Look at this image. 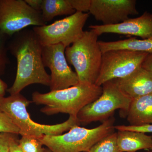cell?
Here are the masks:
<instances>
[{"label": "cell", "instance_id": "cell-9", "mask_svg": "<svg viewBox=\"0 0 152 152\" xmlns=\"http://www.w3.org/2000/svg\"><path fill=\"white\" fill-rule=\"evenodd\" d=\"M45 25L41 12L25 0H0V31L10 37L29 26Z\"/></svg>", "mask_w": 152, "mask_h": 152}, {"label": "cell", "instance_id": "cell-2", "mask_svg": "<svg viewBox=\"0 0 152 152\" xmlns=\"http://www.w3.org/2000/svg\"><path fill=\"white\" fill-rule=\"evenodd\" d=\"M102 93V86L79 83L68 88L45 94L35 92L32 100L36 104L44 105L40 111L48 115L61 113L77 118L83 108L96 100Z\"/></svg>", "mask_w": 152, "mask_h": 152}, {"label": "cell", "instance_id": "cell-17", "mask_svg": "<svg viewBox=\"0 0 152 152\" xmlns=\"http://www.w3.org/2000/svg\"><path fill=\"white\" fill-rule=\"evenodd\" d=\"M76 11L71 7L69 0H43L42 18L45 23L58 16L73 15Z\"/></svg>", "mask_w": 152, "mask_h": 152}, {"label": "cell", "instance_id": "cell-4", "mask_svg": "<svg viewBox=\"0 0 152 152\" xmlns=\"http://www.w3.org/2000/svg\"><path fill=\"white\" fill-rule=\"evenodd\" d=\"M94 30L85 31L78 40L67 47L68 63L74 67L79 83L95 84L102 64V53Z\"/></svg>", "mask_w": 152, "mask_h": 152}, {"label": "cell", "instance_id": "cell-28", "mask_svg": "<svg viewBox=\"0 0 152 152\" xmlns=\"http://www.w3.org/2000/svg\"><path fill=\"white\" fill-rule=\"evenodd\" d=\"M7 85L0 78V98L4 97L7 90Z\"/></svg>", "mask_w": 152, "mask_h": 152}, {"label": "cell", "instance_id": "cell-24", "mask_svg": "<svg viewBox=\"0 0 152 152\" xmlns=\"http://www.w3.org/2000/svg\"><path fill=\"white\" fill-rule=\"evenodd\" d=\"M12 134L0 133V152H9V141Z\"/></svg>", "mask_w": 152, "mask_h": 152}, {"label": "cell", "instance_id": "cell-13", "mask_svg": "<svg viewBox=\"0 0 152 152\" xmlns=\"http://www.w3.org/2000/svg\"><path fill=\"white\" fill-rule=\"evenodd\" d=\"M115 80L121 91L132 99L152 94V74L142 67L127 77Z\"/></svg>", "mask_w": 152, "mask_h": 152}, {"label": "cell", "instance_id": "cell-18", "mask_svg": "<svg viewBox=\"0 0 152 152\" xmlns=\"http://www.w3.org/2000/svg\"><path fill=\"white\" fill-rule=\"evenodd\" d=\"M88 152H119L117 143V133H111L101 139Z\"/></svg>", "mask_w": 152, "mask_h": 152}, {"label": "cell", "instance_id": "cell-26", "mask_svg": "<svg viewBox=\"0 0 152 152\" xmlns=\"http://www.w3.org/2000/svg\"><path fill=\"white\" fill-rule=\"evenodd\" d=\"M25 1L31 8L41 12L43 0H25Z\"/></svg>", "mask_w": 152, "mask_h": 152}, {"label": "cell", "instance_id": "cell-29", "mask_svg": "<svg viewBox=\"0 0 152 152\" xmlns=\"http://www.w3.org/2000/svg\"><path fill=\"white\" fill-rule=\"evenodd\" d=\"M45 152H52L51 151H50V150H46L45 149Z\"/></svg>", "mask_w": 152, "mask_h": 152}, {"label": "cell", "instance_id": "cell-14", "mask_svg": "<svg viewBox=\"0 0 152 152\" xmlns=\"http://www.w3.org/2000/svg\"><path fill=\"white\" fill-rule=\"evenodd\" d=\"M126 114L131 126L152 124V94L132 99Z\"/></svg>", "mask_w": 152, "mask_h": 152}, {"label": "cell", "instance_id": "cell-20", "mask_svg": "<svg viewBox=\"0 0 152 152\" xmlns=\"http://www.w3.org/2000/svg\"><path fill=\"white\" fill-rule=\"evenodd\" d=\"M10 37L0 31V75L4 73L7 65L10 63L8 57V43Z\"/></svg>", "mask_w": 152, "mask_h": 152}, {"label": "cell", "instance_id": "cell-21", "mask_svg": "<svg viewBox=\"0 0 152 152\" xmlns=\"http://www.w3.org/2000/svg\"><path fill=\"white\" fill-rule=\"evenodd\" d=\"M20 134L18 128L4 113L0 111V133Z\"/></svg>", "mask_w": 152, "mask_h": 152}, {"label": "cell", "instance_id": "cell-19", "mask_svg": "<svg viewBox=\"0 0 152 152\" xmlns=\"http://www.w3.org/2000/svg\"><path fill=\"white\" fill-rule=\"evenodd\" d=\"M19 143L24 152H45L42 144L35 137L22 136Z\"/></svg>", "mask_w": 152, "mask_h": 152}, {"label": "cell", "instance_id": "cell-22", "mask_svg": "<svg viewBox=\"0 0 152 152\" xmlns=\"http://www.w3.org/2000/svg\"><path fill=\"white\" fill-rule=\"evenodd\" d=\"M115 129H116L118 131H129L132 132H139L145 133H152V124L143 125L140 126H114Z\"/></svg>", "mask_w": 152, "mask_h": 152}, {"label": "cell", "instance_id": "cell-3", "mask_svg": "<svg viewBox=\"0 0 152 152\" xmlns=\"http://www.w3.org/2000/svg\"><path fill=\"white\" fill-rule=\"evenodd\" d=\"M31 101L20 94L0 98V111L6 114L20 129V134L39 138L43 135H57L69 130L80 124L75 117L69 116L64 122L55 125L38 124L31 119L27 107Z\"/></svg>", "mask_w": 152, "mask_h": 152}, {"label": "cell", "instance_id": "cell-23", "mask_svg": "<svg viewBox=\"0 0 152 152\" xmlns=\"http://www.w3.org/2000/svg\"><path fill=\"white\" fill-rule=\"evenodd\" d=\"M91 0H69L71 7L76 12L86 13L89 11Z\"/></svg>", "mask_w": 152, "mask_h": 152}, {"label": "cell", "instance_id": "cell-16", "mask_svg": "<svg viewBox=\"0 0 152 152\" xmlns=\"http://www.w3.org/2000/svg\"><path fill=\"white\" fill-rule=\"evenodd\" d=\"M102 53L115 50H127L130 51L152 53V38L138 39L134 37L114 42L99 41Z\"/></svg>", "mask_w": 152, "mask_h": 152}, {"label": "cell", "instance_id": "cell-31", "mask_svg": "<svg viewBox=\"0 0 152 152\" xmlns=\"http://www.w3.org/2000/svg\"><path fill=\"white\" fill-rule=\"evenodd\" d=\"M150 150H152V148H151V149H150Z\"/></svg>", "mask_w": 152, "mask_h": 152}, {"label": "cell", "instance_id": "cell-10", "mask_svg": "<svg viewBox=\"0 0 152 152\" xmlns=\"http://www.w3.org/2000/svg\"><path fill=\"white\" fill-rule=\"evenodd\" d=\"M66 48L62 44L43 46L42 58L44 66L51 71V91L68 88L77 85L78 77L68 65L65 56Z\"/></svg>", "mask_w": 152, "mask_h": 152}, {"label": "cell", "instance_id": "cell-11", "mask_svg": "<svg viewBox=\"0 0 152 152\" xmlns=\"http://www.w3.org/2000/svg\"><path fill=\"white\" fill-rule=\"evenodd\" d=\"M136 4L135 0H91L89 12L103 25H115L138 15Z\"/></svg>", "mask_w": 152, "mask_h": 152}, {"label": "cell", "instance_id": "cell-12", "mask_svg": "<svg viewBox=\"0 0 152 152\" xmlns=\"http://www.w3.org/2000/svg\"><path fill=\"white\" fill-rule=\"evenodd\" d=\"M89 28L98 36L106 33L137 36L142 39L152 38V14L145 12L140 16L129 18L113 25H91Z\"/></svg>", "mask_w": 152, "mask_h": 152}, {"label": "cell", "instance_id": "cell-25", "mask_svg": "<svg viewBox=\"0 0 152 152\" xmlns=\"http://www.w3.org/2000/svg\"><path fill=\"white\" fill-rule=\"evenodd\" d=\"M16 135L12 134L9 141V152H24L19 143Z\"/></svg>", "mask_w": 152, "mask_h": 152}, {"label": "cell", "instance_id": "cell-8", "mask_svg": "<svg viewBox=\"0 0 152 152\" xmlns=\"http://www.w3.org/2000/svg\"><path fill=\"white\" fill-rule=\"evenodd\" d=\"M148 54L115 50L102 54L99 74L95 85L102 86L109 81L126 77L141 67Z\"/></svg>", "mask_w": 152, "mask_h": 152}, {"label": "cell", "instance_id": "cell-6", "mask_svg": "<svg viewBox=\"0 0 152 152\" xmlns=\"http://www.w3.org/2000/svg\"><path fill=\"white\" fill-rule=\"evenodd\" d=\"M102 86L100 96L85 106L77 115L79 124L86 125L98 121L103 122L118 109L126 113L132 99L121 91L115 80L106 82Z\"/></svg>", "mask_w": 152, "mask_h": 152}, {"label": "cell", "instance_id": "cell-7", "mask_svg": "<svg viewBox=\"0 0 152 152\" xmlns=\"http://www.w3.org/2000/svg\"><path fill=\"white\" fill-rule=\"evenodd\" d=\"M89 16L88 13L76 12L51 24L35 26L32 30L43 46L62 44L66 48L83 35Z\"/></svg>", "mask_w": 152, "mask_h": 152}, {"label": "cell", "instance_id": "cell-15", "mask_svg": "<svg viewBox=\"0 0 152 152\" xmlns=\"http://www.w3.org/2000/svg\"><path fill=\"white\" fill-rule=\"evenodd\" d=\"M117 143L119 152H136L139 150H150L152 147V136L139 132L118 131Z\"/></svg>", "mask_w": 152, "mask_h": 152}, {"label": "cell", "instance_id": "cell-5", "mask_svg": "<svg viewBox=\"0 0 152 152\" xmlns=\"http://www.w3.org/2000/svg\"><path fill=\"white\" fill-rule=\"evenodd\" d=\"M113 117L103 122L99 126L86 129L76 125L67 133L57 135H43L39 140L52 152H86L96 143L114 132Z\"/></svg>", "mask_w": 152, "mask_h": 152}, {"label": "cell", "instance_id": "cell-30", "mask_svg": "<svg viewBox=\"0 0 152 152\" xmlns=\"http://www.w3.org/2000/svg\"><path fill=\"white\" fill-rule=\"evenodd\" d=\"M152 152V150H150V151H147V152Z\"/></svg>", "mask_w": 152, "mask_h": 152}, {"label": "cell", "instance_id": "cell-27", "mask_svg": "<svg viewBox=\"0 0 152 152\" xmlns=\"http://www.w3.org/2000/svg\"><path fill=\"white\" fill-rule=\"evenodd\" d=\"M141 67L152 74V53L148 55L142 64Z\"/></svg>", "mask_w": 152, "mask_h": 152}, {"label": "cell", "instance_id": "cell-1", "mask_svg": "<svg viewBox=\"0 0 152 152\" xmlns=\"http://www.w3.org/2000/svg\"><path fill=\"white\" fill-rule=\"evenodd\" d=\"M43 48L32 29H25L11 37L8 49L16 59L17 71L13 84L7 90L10 95L20 94L34 84L50 86V77L43 63Z\"/></svg>", "mask_w": 152, "mask_h": 152}]
</instances>
